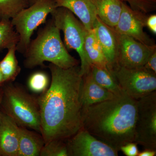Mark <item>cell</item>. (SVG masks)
Segmentation results:
<instances>
[{
    "instance_id": "obj_1",
    "label": "cell",
    "mask_w": 156,
    "mask_h": 156,
    "mask_svg": "<svg viewBox=\"0 0 156 156\" xmlns=\"http://www.w3.org/2000/svg\"><path fill=\"white\" fill-rule=\"evenodd\" d=\"M48 89L38 96L41 131L45 143L66 140L83 128L82 87L80 67L63 69L50 63Z\"/></svg>"
},
{
    "instance_id": "obj_2",
    "label": "cell",
    "mask_w": 156,
    "mask_h": 156,
    "mask_svg": "<svg viewBox=\"0 0 156 156\" xmlns=\"http://www.w3.org/2000/svg\"><path fill=\"white\" fill-rule=\"evenodd\" d=\"M137 100L125 92L83 110V128L97 139L120 151L134 142Z\"/></svg>"
},
{
    "instance_id": "obj_3",
    "label": "cell",
    "mask_w": 156,
    "mask_h": 156,
    "mask_svg": "<svg viewBox=\"0 0 156 156\" xmlns=\"http://www.w3.org/2000/svg\"><path fill=\"white\" fill-rule=\"evenodd\" d=\"M60 31L52 19L31 40L24 54L26 68L43 66L45 62L63 69L78 66L79 61L69 53L62 41Z\"/></svg>"
},
{
    "instance_id": "obj_4",
    "label": "cell",
    "mask_w": 156,
    "mask_h": 156,
    "mask_svg": "<svg viewBox=\"0 0 156 156\" xmlns=\"http://www.w3.org/2000/svg\"><path fill=\"white\" fill-rule=\"evenodd\" d=\"M1 105L2 112L19 126L41 133V119L38 96L29 93L22 86L6 83Z\"/></svg>"
},
{
    "instance_id": "obj_5",
    "label": "cell",
    "mask_w": 156,
    "mask_h": 156,
    "mask_svg": "<svg viewBox=\"0 0 156 156\" xmlns=\"http://www.w3.org/2000/svg\"><path fill=\"white\" fill-rule=\"evenodd\" d=\"M57 8L53 0H38L20 11L11 22L19 36L16 50L24 54L34 31Z\"/></svg>"
},
{
    "instance_id": "obj_6",
    "label": "cell",
    "mask_w": 156,
    "mask_h": 156,
    "mask_svg": "<svg viewBox=\"0 0 156 156\" xmlns=\"http://www.w3.org/2000/svg\"><path fill=\"white\" fill-rule=\"evenodd\" d=\"M51 14L55 25L64 34L66 48L76 50L79 54L81 61L80 73L83 76L91 68L84 49L87 30L73 14L66 8H57Z\"/></svg>"
},
{
    "instance_id": "obj_7",
    "label": "cell",
    "mask_w": 156,
    "mask_h": 156,
    "mask_svg": "<svg viewBox=\"0 0 156 156\" xmlns=\"http://www.w3.org/2000/svg\"><path fill=\"white\" fill-rule=\"evenodd\" d=\"M111 73L124 92L135 100L156 90V74L144 67L128 69L118 65Z\"/></svg>"
},
{
    "instance_id": "obj_8",
    "label": "cell",
    "mask_w": 156,
    "mask_h": 156,
    "mask_svg": "<svg viewBox=\"0 0 156 156\" xmlns=\"http://www.w3.org/2000/svg\"><path fill=\"white\" fill-rule=\"evenodd\" d=\"M134 142L156 150V91L137 100Z\"/></svg>"
},
{
    "instance_id": "obj_9",
    "label": "cell",
    "mask_w": 156,
    "mask_h": 156,
    "mask_svg": "<svg viewBox=\"0 0 156 156\" xmlns=\"http://www.w3.org/2000/svg\"><path fill=\"white\" fill-rule=\"evenodd\" d=\"M115 33L118 45L117 63L122 67H143L150 56L156 50V45L148 46L131 37Z\"/></svg>"
},
{
    "instance_id": "obj_10",
    "label": "cell",
    "mask_w": 156,
    "mask_h": 156,
    "mask_svg": "<svg viewBox=\"0 0 156 156\" xmlns=\"http://www.w3.org/2000/svg\"><path fill=\"white\" fill-rule=\"evenodd\" d=\"M69 156H118L119 151L83 128L66 140Z\"/></svg>"
},
{
    "instance_id": "obj_11",
    "label": "cell",
    "mask_w": 156,
    "mask_h": 156,
    "mask_svg": "<svg viewBox=\"0 0 156 156\" xmlns=\"http://www.w3.org/2000/svg\"><path fill=\"white\" fill-rule=\"evenodd\" d=\"M147 16L136 12L126 3H122V10L118 23L112 28L116 33L131 37L148 46L155 45L154 40L144 31Z\"/></svg>"
},
{
    "instance_id": "obj_12",
    "label": "cell",
    "mask_w": 156,
    "mask_h": 156,
    "mask_svg": "<svg viewBox=\"0 0 156 156\" xmlns=\"http://www.w3.org/2000/svg\"><path fill=\"white\" fill-rule=\"evenodd\" d=\"M108 62L110 73L118 66V45L116 36L111 27L97 17L93 28Z\"/></svg>"
},
{
    "instance_id": "obj_13",
    "label": "cell",
    "mask_w": 156,
    "mask_h": 156,
    "mask_svg": "<svg viewBox=\"0 0 156 156\" xmlns=\"http://www.w3.org/2000/svg\"><path fill=\"white\" fill-rule=\"evenodd\" d=\"M19 126L1 112L0 118V156H17Z\"/></svg>"
},
{
    "instance_id": "obj_14",
    "label": "cell",
    "mask_w": 156,
    "mask_h": 156,
    "mask_svg": "<svg viewBox=\"0 0 156 156\" xmlns=\"http://www.w3.org/2000/svg\"><path fill=\"white\" fill-rule=\"evenodd\" d=\"M56 7L66 8L80 19L87 30L93 29L98 17L92 0H53Z\"/></svg>"
},
{
    "instance_id": "obj_15",
    "label": "cell",
    "mask_w": 156,
    "mask_h": 156,
    "mask_svg": "<svg viewBox=\"0 0 156 156\" xmlns=\"http://www.w3.org/2000/svg\"><path fill=\"white\" fill-rule=\"evenodd\" d=\"M116 96L97 83L89 71L83 76L81 95L83 110L92 105L110 100Z\"/></svg>"
},
{
    "instance_id": "obj_16",
    "label": "cell",
    "mask_w": 156,
    "mask_h": 156,
    "mask_svg": "<svg viewBox=\"0 0 156 156\" xmlns=\"http://www.w3.org/2000/svg\"><path fill=\"white\" fill-rule=\"evenodd\" d=\"M19 146L17 156H40L44 145L41 133L19 126Z\"/></svg>"
},
{
    "instance_id": "obj_17",
    "label": "cell",
    "mask_w": 156,
    "mask_h": 156,
    "mask_svg": "<svg viewBox=\"0 0 156 156\" xmlns=\"http://www.w3.org/2000/svg\"><path fill=\"white\" fill-rule=\"evenodd\" d=\"M97 16L106 25L114 28L118 23L122 10L121 0H92Z\"/></svg>"
},
{
    "instance_id": "obj_18",
    "label": "cell",
    "mask_w": 156,
    "mask_h": 156,
    "mask_svg": "<svg viewBox=\"0 0 156 156\" xmlns=\"http://www.w3.org/2000/svg\"><path fill=\"white\" fill-rule=\"evenodd\" d=\"M84 49L91 66L108 69L107 61L93 29L87 30Z\"/></svg>"
},
{
    "instance_id": "obj_19",
    "label": "cell",
    "mask_w": 156,
    "mask_h": 156,
    "mask_svg": "<svg viewBox=\"0 0 156 156\" xmlns=\"http://www.w3.org/2000/svg\"><path fill=\"white\" fill-rule=\"evenodd\" d=\"M89 72L97 83L116 96L122 95L125 92L108 69L92 65Z\"/></svg>"
},
{
    "instance_id": "obj_20",
    "label": "cell",
    "mask_w": 156,
    "mask_h": 156,
    "mask_svg": "<svg viewBox=\"0 0 156 156\" xmlns=\"http://www.w3.org/2000/svg\"><path fill=\"white\" fill-rule=\"evenodd\" d=\"M16 46L8 49L4 58L0 61V70L2 74L5 83H13L21 71L16 57Z\"/></svg>"
},
{
    "instance_id": "obj_21",
    "label": "cell",
    "mask_w": 156,
    "mask_h": 156,
    "mask_svg": "<svg viewBox=\"0 0 156 156\" xmlns=\"http://www.w3.org/2000/svg\"><path fill=\"white\" fill-rule=\"evenodd\" d=\"M19 36L11 20H0V51L17 46Z\"/></svg>"
},
{
    "instance_id": "obj_22",
    "label": "cell",
    "mask_w": 156,
    "mask_h": 156,
    "mask_svg": "<svg viewBox=\"0 0 156 156\" xmlns=\"http://www.w3.org/2000/svg\"><path fill=\"white\" fill-rule=\"evenodd\" d=\"M29 6V0H0V20L12 19Z\"/></svg>"
},
{
    "instance_id": "obj_23",
    "label": "cell",
    "mask_w": 156,
    "mask_h": 156,
    "mask_svg": "<svg viewBox=\"0 0 156 156\" xmlns=\"http://www.w3.org/2000/svg\"><path fill=\"white\" fill-rule=\"evenodd\" d=\"M50 82L49 77L46 73L38 71L34 73L29 77L27 86L31 92L41 94L48 89Z\"/></svg>"
},
{
    "instance_id": "obj_24",
    "label": "cell",
    "mask_w": 156,
    "mask_h": 156,
    "mask_svg": "<svg viewBox=\"0 0 156 156\" xmlns=\"http://www.w3.org/2000/svg\"><path fill=\"white\" fill-rule=\"evenodd\" d=\"M40 156H69L66 140H54L45 143Z\"/></svg>"
},
{
    "instance_id": "obj_25",
    "label": "cell",
    "mask_w": 156,
    "mask_h": 156,
    "mask_svg": "<svg viewBox=\"0 0 156 156\" xmlns=\"http://www.w3.org/2000/svg\"><path fill=\"white\" fill-rule=\"evenodd\" d=\"M134 11L147 15L156 10V0H121Z\"/></svg>"
},
{
    "instance_id": "obj_26",
    "label": "cell",
    "mask_w": 156,
    "mask_h": 156,
    "mask_svg": "<svg viewBox=\"0 0 156 156\" xmlns=\"http://www.w3.org/2000/svg\"><path fill=\"white\" fill-rule=\"evenodd\" d=\"M120 151L127 156H137L139 151L137 144L134 142L128 143L120 148Z\"/></svg>"
},
{
    "instance_id": "obj_27",
    "label": "cell",
    "mask_w": 156,
    "mask_h": 156,
    "mask_svg": "<svg viewBox=\"0 0 156 156\" xmlns=\"http://www.w3.org/2000/svg\"><path fill=\"white\" fill-rule=\"evenodd\" d=\"M144 67L156 74V50L150 56Z\"/></svg>"
},
{
    "instance_id": "obj_28",
    "label": "cell",
    "mask_w": 156,
    "mask_h": 156,
    "mask_svg": "<svg viewBox=\"0 0 156 156\" xmlns=\"http://www.w3.org/2000/svg\"><path fill=\"white\" fill-rule=\"evenodd\" d=\"M146 26L152 32L156 34V14L151 15L147 17L146 20Z\"/></svg>"
},
{
    "instance_id": "obj_29",
    "label": "cell",
    "mask_w": 156,
    "mask_h": 156,
    "mask_svg": "<svg viewBox=\"0 0 156 156\" xmlns=\"http://www.w3.org/2000/svg\"><path fill=\"white\" fill-rule=\"evenodd\" d=\"M156 150L151 149L145 148L142 152H139L137 156H156Z\"/></svg>"
},
{
    "instance_id": "obj_30",
    "label": "cell",
    "mask_w": 156,
    "mask_h": 156,
    "mask_svg": "<svg viewBox=\"0 0 156 156\" xmlns=\"http://www.w3.org/2000/svg\"><path fill=\"white\" fill-rule=\"evenodd\" d=\"M4 86L0 87V118H1V105L2 103V99L3 92H4Z\"/></svg>"
},
{
    "instance_id": "obj_31",
    "label": "cell",
    "mask_w": 156,
    "mask_h": 156,
    "mask_svg": "<svg viewBox=\"0 0 156 156\" xmlns=\"http://www.w3.org/2000/svg\"><path fill=\"white\" fill-rule=\"evenodd\" d=\"M5 84V80H4V77H3L2 74L0 70V87L4 86Z\"/></svg>"
},
{
    "instance_id": "obj_32",
    "label": "cell",
    "mask_w": 156,
    "mask_h": 156,
    "mask_svg": "<svg viewBox=\"0 0 156 156\" xmlns=\"http://www.w3.org/2000/svg\"><path fill=\"white\" fill-rule=\"evenodd\" d=\"M37 1H38V0H29L30 5L33 4V3L35 2H37Z\"/></svg>"
}]
</instances>
